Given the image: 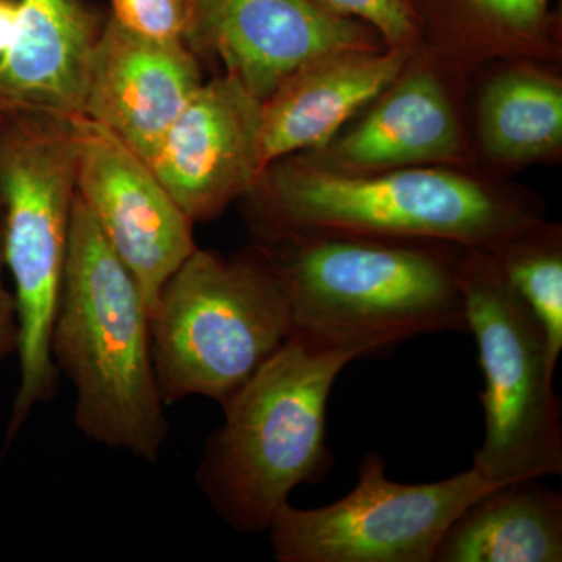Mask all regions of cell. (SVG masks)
Here are the masks:
<instances>
[{
    "mask_svg": "<svg viewBox=\"0 0 562 562\" xmlns=\"http://www.w3.org/2000/svg\"><path fill=\"white\" fill-rule=\"evenodd\" d=\"M244 199L261 241L322 233L447 243L495 254L543 221L531 195L482 171L341 173L317 168L297 154L271 162Z\"/></svg>",
    "mask_w": 562,
    "mask_h": 562,
    "instance_id": "cell-1",
    "label": "cell"
},
{
    "mask_svg": "<svg viewBox=\"0 0 562 562\" xmlns=\"http://www.w3.org/2000/svg\"><path fill=\"white\" fill-rule=\"evenodd\" d=\"M373 341L294 328L279 351L225 403V420L205 443L199 486L241 535L268 531L291 492L333 469L325 412L347 364L379 353Z\"/></svg>",
    "mask_w": 562,
    "mask_h": 562,
    "instance_id": "cell-2",
    "label": "cell"
},
{
    "mask_svg": "<svg viewBox=\"0 0 562 562\" xmlns=\"http://www.w3.org/2000/svg\"><path fill=\"white\" fill-rule=\"evenodd\" d=\"M50 355L76 390L81 435L158 460L169 425L151 362L149 308L77 194Z\"/></svg>",
    "mask_w": 562,
    "mask_h": 562,
    "instance_id": "cell-3",
    "label": "cell"
},
{
    "mask_svg": "<svg viewBox=\"0 0 562 562\" xmlns=\"http://www.w3.org/2000/svg\"><path fill=\"white\" fill-rule=\"evenodd\" d=\"M290 297L295 328L386 347L468 331L454 244L288 235L262 241Z\"/></svg>",
    "mask_w": 562,
    "mask_h": 562,
    "instance_id": "cell-4",
    "label": "cell"
},
{
    "mask_svg": "<svg viewBox=\"0 0 562 562\" xmlns=\"http://www.w3.org/2000/svg\"><path fill=\"white\" fill-rule=\"evenodd\" d=\"M294 328L286 288L265 247L232 258L195 249L150 314L162 403L201 395L224 406Z\"/></svg>",
    "mask_w": 562,
    "mask_h": 562,
    "instance_id": "cell-5",
    "label": "cell"
},
{
    "mask_svg": "<svg viewBox=\"0 0 562 562\" xmlns=\"http://www.w3.org/2000/svg\"><path fill=\"white\" fill-rule=\"evenodd\" d=\"M76 172L72 120L21 111L2 113L3 261L14 281L21 368L3 452L35 406L57 394L58 368L52 360L50 333L60 301Z\"/></svg>",
    "mask_w": 562,
    "mask_h": 562,
    "instance_id": "cell-6",
    "label": "cell"
},
{
    "mask_svg": "<svg viewBox=\"0 0 562 562\" xmlns=\"http://www.w3.org/2000/svg\"><path fill=\"white\" fill-rule=\"evenodd\" d=\"M461 286L484 376L486 427L472 468L494 484L561 475L558 361L546 331L487 251L468 249Z\"/></svg>",
    "mask_w": 562,
    "mask_h": 562,
    "instance_id": "cell-7",
    "label": "cell"
},
{
    "mask_svg": "<svg viewBox=\"0 0 562 562\" xmlns=\"http://www.w3.org/2000/svg\"><path fill=\"white\" fill-rule=\"evenodd\" d=\"M502 484L475 469L441 482L403 484L386 475L383 454L368 453L358 483L341 501L316 509L290 503L269 528L279 562H435L450 525Z\"/></svg>",
    "mask_w": 562,
    "mask_h": 562,
    "instance_id": "cell-8",
    "label": "cell"
},
{
    "mask_svg": "<svg viewBox=\"0 0 562 562\" xmlns=\"http://www.w3.org/2000/svg\"><path fill=\"white\" fill-rule=\"evenodd\" d=\"M469 80L420 46L397 79L327 146L297 155L317 168L341 173L408 168L479 171L464 116Z\"/></svg>",
    "mask_w": 562,
    "mask_h": 562,
    "instance_id": "cell-9",
    "label": "cell"
},
{
    "mask_svg": "<svg viewBox=\"0 0 562 562\" xmlns=\"http://www.w3.org/2000/svg\"><path fill=\"white\" fill-rule=\"evenodd\" d=\"M72 125L76 194L135 277L151 314L165 284L198 249L192 221L116 135L87 116Z\"/></svg>",
    "mask_w": 562,
    "mask_h": 562,
    "instance_id": "cell-10",
    "label": "cell"
},
{
    "mask_svg": "<svg viewBox=\"0 0 562 562\" xmlns=\"http://www.w3.org/2000/svg\"><path fill=\"white\" fill-rule=\"evenodd\" d=\"M187 44L198 57L220 60L260 102L316 58L386 46L369 25L313 0H195Z\"/></svg>",
    "mask_w": 562,
    "mask_h": 562,
    "instance_id": "cell-11",
    "label": "cell"
},
{
    "mask_svg": "<svg viewBox=\"0 0 562 562\" xmlns=\"http://www.w3.org/2000/svg\"><path fill=\"white\" fill-rule=\"evenodd\" d=\"M147 165L192 222L213 220L265 172L261 102L228 74L203 81Z\"/></svg>",
    "mask_w": 562,
    "mask_h": 562,
    "instance_id": "cell-12",
    "label": "cell"
},
{
    "mask_svg": "<svg viewBox=\"0 0 562 562\" xmlns=\"http://www.w3.org/2000/svg\"><path fill=\"white\" fill-rule=\"evenodd\" d=\"M203 81L187 43L147 38L106 16L92 52L85 116L149 162Z\"/></svg>",
    "mask_w": 562,
    "mask_h": 562,
    "instance_id": "cell-13",
    "label": "cell"
},
{
    "mask_svg": "<svg viewBox=\"0 0 562 562\" xmlns=\"http://www.w3.org/2000/svg\"><path fill=\"white\" fill-rule=\"evenodd\" d=\"M413 52H331L291 74L261 102V154L271 162L319 150L397 79Z\"/></svg>",
    "mask_w": 562,
    "mask_h": 562,
    "instance_id": "cell-14",
    "label": "cell"
},
{
    "mask_svg": "<svg viewBox=\"0 0 562 562\" xmlns=\"http://www.w3.org/2000/svg\"><path fill=\"white\" fill-rule=\"evenodd\" d=\"M103 22L87 0H20L16 33L0 58V111L85 116Z\"/></svg>",
    "mask_w": 562,
    "mask_h": 562,
    "instance_id": "cell-15",
    "label": "cell"
},
{
    "mask_svg": "<svg viewBox=\"0 0 562 562\" xmlns=\"http://www.w3.org/2000/svg\"><path fill=\"white\" fill-rule=\"evenodd\" d=\"M422 46L472 79L502 61L561 60V18L550 0H409Z\"/></svg>",
    "mask_w": 562,
    "mask_h": 562,
    "instance_id": "cell-16",
    "label": "cell"
},
{
    "mask_svg": "<svg viewBox=\"0 0 562 562\" xmlns=\"http://www.w3.org/2000/svg\"><path fill=\"white\" fill-rule=\"evenodd\" d=\"M494 66L476 98V160L502 171L560 160L562 80L554 66L535 61Z\"/></svg>",
    "mask_w": 562,
    "mask_h": 562,
    "instance_id": "cell-17",
    "label": "cell"
},
{
    "mask_svg": "<svg viewBox=\"0 0 562 562\" xmlns=\"http://www.w3.org/2000/svg\"><path fill=\"white\" fill-rule=\"evenodd\" d=\"M562 495L539 480L502 484L450 525L435 562H561Z\"/></svg>",
    "mask_w": 562,
    "mask_h": 562,
    "instance_id": "cell-18",
    "label": "cell"
},
{
    "mask_svg": "<svg viewBox=\"0 0 562 562\" xmlns=\"http://www.w3.org/2000/svg\"><path fill=\"white\" fill-rule=\"evenodd\" d=\"M513 291L539 321L552 357L562 350V232L543 220L491 254Z\"/></svg>",
    "mask_w": 562,
    "mask_h": 562,
    "instance_id": "cell-19",
    "label": "cell"
},
{
    "mask_svg": "<svg viewBox=\"0 0 562 562\" xmlns=\"http://www.w3.org/2000/svg\"><path fill=\"white\" fill-rule=\"evenodd\" d=\"M322 9L369 25L391 49L414 52L422 46L419 20L409 0H313Z\"/></svg>",
    "mask_w": 562,
    "mask_h": 562,
    "instance_id": "cell-20",
    "label": "cell"
},
{
    "mask_svg": "<svg viewBox=\"0 0 562 562\" xmlns=\"http://www.w3.org/2000/svg\"><path fill=\"white\" fill-rule=\"evenodd\" d=\"M194 13L195 0H111L110 16L147 38L187 43Z\"/></svg>",
    "mask_w": 562,
    "mask_h": 562,
    "instance_id": "cell-21",
    "label": "cell"
},
{
    "mask_svg": "<svg viewBox=\"0 0 562 562\" xmlns=\"http://www.w3.org/2000/svg\"><path fill=\"white\" fill-rule=\"evenodd\" d=\"M3 214L0 203V361L10 355L18 353L20 344V324H18L16 301L14 294L3 283Z\"/></svg>",
    "mask_w": 562,
    "mask_h": 562,
    "instance_id": "cell-22",
    "label": "cell"
},
{
    "mask_svg": "<svg viewBox=\"0 0 562 562\" xmlns=\"http://www.w3.org/2000/svg\"><path fill=\"white\" fill-rule=\"evenodd\" d=\"M20 18V0H0V58L11 46Z\"/></svg>",
    "mask_w": 562,
    "mask_h": 562,
    "instance_id": "cell-23",
    "label": "cell"
},
{
    "mask_svg": "<svg viewBox=\"0 0 562 562\" xmlns=\"http://www.w3.org/2000/svg\"><path fill=\"white\" fill-rule=\"evenodd\" d=\"M0 116H2V113H0Z\"/></svg>",
    "mask_w": 562,
    "mask_h": 562,
    "instance_id": "cell-24",
    "label": "cell"
}]
</instances>
